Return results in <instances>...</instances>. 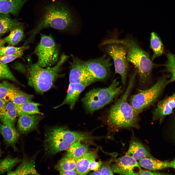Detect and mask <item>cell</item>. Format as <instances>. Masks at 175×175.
<instances>
[{
  "instance_id": "11",
  "label": "cell",
  "mask_w": 175,
  "mask_h": 175,
  "mask_svg": "<svg viewBox=\"0 0 175 175\" xmlns=\"http://www.w3.org/2000/svg\"><path fill=\"white\" fill-rule=\"evenodd\" d=\"M111 58L105 55L85 61L86 67L92 76L98 80L106 79L111 72L112 63Z\"/></svg>"
},
{
  "instance_id": "34",
  "label": "cell",
  "mask_w": 175,
  "mask_h": 175,
  "mask_svg": "<svg viewBox=\"0 0 175 175\" xmlns=\"http://www.w3.org/2000/svg\"><path fill=\"white\" fill-rule=\"evenodd\" d=\"M28 48V47L22 49L13 55H0V63L6 64L10 62L17 58L21 57L23 54L24 51Z\"/></svg>"
},
{
  "instance_id": "25",
  "label": "cell",
  "mask_w": 175,
  "mask_h": 175,
  "mask_svg": "<svg viewBox=\"0 0 175 175\" xmlns=\"http://www.w3.org/2000/svg\"><path fill=\"white\" fill-rule=\"evenodd\" d=\"M41 105L37 103L31 101L19 105H15L18 115L40 114H44L41 112L38 108V106Z\"/></svg>"
},
{
  "instance_id": "37",
  "label": "cell",
  "mask_w": 175,
  "mask_h": 175,
  "mask_svg": "<svg viewBox=\"0 0 175 175\" xmlns=\"http://www.w3.org/2000/svg\"><path fill=\"white\" fill-rule=\"evenodd\" d=\"M103 162L101 161L96 162L95 160L92 161L90 164L89 166V171H95L100 170Z\"/></svg>"
},
{
  "instance_id": "23",
  "label": "cell",
  "mask_w": 175,
  "mask_h": 175,
  "mask_svg": "<svg viewBox=\"0 0 175 175\" xmlns=\"http://www.w3.org/2000/svg\"><path fill=\"white\" fill-rule=\"evenodd\" d=\"M34 97L33 95L26 93L17 88L7 94L6 99L11 101L15 105H19L31 101Z\"/></svg>"
},
{
  "instance_id": "12",
  "label": "cell",
  "mask_w": 175,
  "mask_h": 175,
  "mask_svg": "<svg viewBox=\"0 0 175 175\" xmlns=\"http://www.w3.org/2000/svg\"><path fill=\"white\" fill-rule=\"evenodd\" d=\"M110 166L113 173L123 175H137L134 168L141 169L136 160L126 154L117 159Z\"/></svg>"
},
{
  "instance_id": "19",
  "label": "cell",
  "mask_w": 175,
  "mask_h": 175,
  "mask_svg": "<svg viewBox=\"0 0 175 175\" xmlns=\"http://www.w3.org/2000/svg\"><path fill=\"white\" fill-rule=\"evenodd\" d=\"M0 134L8 146L11 147L14 150H18L17 146L20 134L15 128H13L2 124H0Z\"/></svg>"
},
{
  "instance_id": "22",
  "label": "cell",
  "mask_w": 175,
  "mask_h": 175,
  "mask_svg": "<svg viewBox=\"0 0 175 175\" xmlns=\"http://www.w3.org/2000/svg\"><path fill=\"white\" fill-rule=\"evenodd\" d=\"M96 154L95 152H87L76 161V170L78 175H86L89 171L90 163L95 160Z\"/></svg>"
},
{
  "instance_id": "30",
  "label": "cell",
  "mask_w": 175,
  "mask_h": 175,
  "mask_svg": "<svg viewBox=\"0 0 175 175\" xmlns=\"http://www.w3.org/2000/svg\"><path fill=\"white\" fill-rule=\"evenodd\" d=\"M21 160L19 158H14L9 156L4 159H0V174L11 171Z\"/></svg>"
},
{
  "instance_id": "35",
  "label": "cell",
  "mask_w": 175,
  "mask_h": 175,
  "mask_svg": "<svg viewBox=\"0 0 175 175\" xmlns=\"http://www.w3.org/2000/svg\"><path fill=\"white\" fill-rule=\"evenodd\" d=\"M27 46H23L16 47L12 46L0 47V55H13L17 53L19 50L26 48Z\"/></svg>"
},
{
  "instance_id": "28",
  "label": "cell",
  "mask_w": 175,
  "mask_h": 175,
  "mask_svg": "<svg viewBox=\"0 0 175 175\" xmlns=\"http://www.w3.org/2000/svg\"><path fill=\"white\" fill-rule=\"evenodd\" d=\"M24 36L23 29L20 26L16 27L10 31L9 34L4 39L5 42L10 45L14 46L21 41Z\"/></svg>"
},
{
  "instance_id": "7",
  "label": "cell",
  "mask_w": 175,
  "mask_h": 175,
  "mask_svg": "<svg viewBox=\"0 0 175 175\" xmlns=\"http://www.w3.org/2000/svg\"><path fill=\"white\" fill-rule=\"evenodd\" d=\"M170 74H163L157 82L150 88L139 90V92L131 96L130 104L138 115L152 105L158 98L163 90L170 83Z\"/></svg>"
},
{
  "instance_id": "26",
  "label": "cell",
  "mask_w": 175,
  "mask_h": 175,
  "mask_svg": "<svg viewBox=\"0 0 175 175\" xmlns=\"http://www.w3.org/2000/svg\"><path fill=\"white\" fill-rule=\"evenodd\" d=\"M150 46L153 52L151 60L153 61L155 59L159 57L164 52V47L159 36L156 33H151L150 39Z\"/></svg>"
},
{
  "instance_id": "1",
  "label": "cell",
  "mask_w": 175,
  "mask_h": 175,
  "mask_svg": "<svg viewBox=\"0 0 175 175\" xmlns=\"http://www.w3.org/2000/svg\"><path fill=\"white\" fill-rule=\"evenodd\" d=\"M76 17L66 6L60 2H52L44 8L41 19L30 32L27 42L33 41L35 35L41 30L47 28L60 30H68L77 26Z\"/></svg>"
},
{
  "instance_id": "17",
  "label": "cell",
  "mask_w": 175,
  "mask_h": 175,
  "mask_svg": "<svg viewBox=\"0 0 175 175\" xmlns=\"http://www.w3.org/2000/svg\"><path fill=\"white\" fill-rule=\"evenodd\" d=\"M138 164L140 167L150 170H158L171 168H175V159L171 161H161L155 158H144L139 160Z\"/></svg>"
},
{
  "instance_id": "43",
  "label": "cell",
  "mask_w": 175,
  "mask_h": 175,
  "mask_svg": "<svg viewBox=\"0 0 175 175\" xmlns=\"http://www.w3.org/2000/svg\"><path fill=\"white\" fill-rule=\"evenodd\" d=\"M2 154V151L1 150V147H0V157L1 156V154Z\"/></svg>"
},
{
  "instance_id": "14",
  "label": "cell",
  "mask_w": 175,
  "mask_h": 175,
  "mask_svg": "<svg viewBox=\"0 0 175 175\" xmlns=\"http://www.w3.org/2000/svg\"><path fill=\"white\" fill-rule=\"evenodd\" d=\"M40 114L19 115L17 130L20 134H25L36 129L43 116Z\"/></svg>"
},
{
  "instance_id": "21",
  "label": "cell",
  "mask_w": 175,
  "mask_h": 175,
  "mask_svg": "<svg viewBox=\"0 0 175 175\" xmlns=\"http://www.w3.org/2000/svg\"><path fill=\"white\" fill-rule=\"evenodd\" d=\"M29 0H0V13L17 15L24 4Z\"/></svg>"
},
{
  "instance_id": "33",
  "label": "cell",
  "mask_w": 175,
  "mask_h": 175,
  "mask_svg": "<svg viewBox=\"0 0 175 175\" xmlns=\"http://www.w3.org/2000/svg\"><path fill=\"white\" fill-rule=\"evenodd\" d=\"M17 88L6 81L0 83V99L7 100L6 99V96L7 94Z\"/></svg>"
},
{
  "instance_id": "2",
  "label": "cell",
  "mask_w": 175,
  "mask_h": 175,
  "mask_svg": "<svg viewBox=\"0 0 175 175\" xmlns=\"http://www.w3.org/2000/svg\"><path fill=\"white\" fill-rule=\"evenodd\" d=\"M137 74L136 71L131 74L124 93L111 107L107 121L109 126L116 128L139 127V115L127 100Z\"/></svg>"
},
{
  "instance_id": "41",
  "label": "cell",
  "mask_w": 175,
  "mask_h": 175,
  "mask_svg": "<svg viewBox=\"0 0 175 175\" xmlns=\"http://www.w3.org/2000/svg\"><path fill=\"white\" fill-rule=\"evenodd\" d=\"M90 174L92 175H101V174L100 171V170L94 171L93 172H92L90 173Z\"/></svg>"
},
{
  "instance_id": "16",
  "label": "cell",
  "mask_w": 175,
  "mask_h": 175,
  "mask_svg": "<svg viewBox=\"0 0 175 175\" xmlns=\"http://www.w3.org/2000/svg\"><path fill=\"white\" fill-rule=\"evenodd\" d=\"M18 115L14 105L8 100L0 110V121L3 124L15 128V123Z\"/></svg>"
},
{
  "instance_id": "39",
  "label": "cell",
  "mask_w": 175,
  "mask_h": 175,
  "mask_svg": "<svg viewBox=\"0 0 175 175\" xmlns=\"http://www.w3.org/2000/svg\"><path fill=\"white\" fill-rule=\"evenodd\" d=\"M61 175H77V173L76 170H72L61 171H59Z\"/></svg>"
},
{
  "instance_id": "9",
  "label": "cell",
  "mask_w": 175,
  "mask_h": 175,
  "mask_svg": "<svg viewBox=\"0 0 175 175\" xmlns=\"http://www.w3.org/2000/svg\"><path fill=\"white\" fill-rule=\"evenodd\" d=\"M105 45H106L105 51L106 53L113 60L115 73L120 75L122 83L125 86L129 70L128 62L126 58L127 47L122 44L116 43Z\"/></svg>"
},
{
  "instance_id": "42",
  "label": "cell",
  "mask_w": 175,
  "mask_h": 175,
  "mask_svg": "<svg viewBox=\"0 0 175 175\" xmlns=\"http://www.w3.org/2000/svg\"><path fill=\"white\" fill-rule=\"evenodd\" d=\"M5 43L4 39H0V47L4 46Z\"/></svg>"
},
{
  "instance_id": "31",
  "label": "cell",
  "mask_w": 175,
  "mask_h": 175,
  "mask_svg": "<svg viewBox=\"0 0 175 175\" xmlns=\"http://www.w3.org/2000/svg\"><path fill=\"white\" fill-rule=\"evenodd\" d=\"M167 61L164 66L165 67V71L169 72L171 77L169 79L170 83L175 80V57L174 54L169 51L166 53Z\"/></svg>"
},
{
  "instance_id": "29",
  "label": "cell",
  "mask_w": 175,
  "mask_h": 175,
  "mask_svg": "<svg viewBox=\"0 0 175 175\" xmlns=\"http://www.w3.org/2000/svg\"><path fill=\"white\" fill-rule=\"evenodd\" d=\"M88 146L87 145L82 144L80 141H79L72 144L67 149V153L76 161L87 152Z\"/></svg>"
},
{
  "instance_id": "40",
  "label": "cell",
  "mask_w": 175,
  "mask_h": 175,
  "mask_svg": "<svg viewBox=\"0 0 175 175\" xmlns=\"http://www.w3.org/2000/svg\"><path fill=\"white\" fill-rule=\"evenodd\" d=\"M8 100H2L0 99V110Z\"/></svg>"
},
{
  "instance_id": "13",
  "label": "cell",
  "mask_w": 175,
  "mask_h": 175,
  "mask_svg": "<svg viewBox=\"0 0 175 175\" xmlns=\"http://www.w3.org/2000/svg\"><path fill=\"white\" fill-rule=\"evenodd\" d=\"M175 95L174 93L159 101L152 112L154 121L162 122L166 116L173 112L175 105Z\"/></svg>"
},
{
  "instance_id": "4",
  "label": "cell",
  "mask_w": 175,
  "mask_h": 175,
  "mask_svg": "<svg viewBox=\"0 0 175 175\" xmlns=\"http://www.w3.org/2000/svg\"><path fill=\"white\" fill-rule=\"evenodd\" d=\"M69 57L63 53L54 66L45 68L30 64L27 70L29 85L41 94L50 89L58 78L63 76L64 74L61 73L62 66Z\"/></svg>"
},
{
  "instance_id": "18",
  "label": "cell",
  "mask_w": 175,
  "mask_h": 175,
  "mask_svg": "<svg viewBox=\"0 0 175 175\" xmlns=\"http://www.w3.org/2000/svg\"><path fill=\"white\" fill-rule=\"evenodd\" d=\"M126 154L136 160L144 158H155L140 142L134 139L131 141Z\"/></svg>"
},
{
  "instance_id": "36",
  "label": "cell",
  "mask_w": 175,
  "mask_h": 175,
  "mask_svg": "<svg viewBox=\"0 0 175 175\" xmlns=\"http://www.w3.org/2000/svg\"><path fill=\"white\" fill-rule=\"evenodd\" d=\"M101 175H113L112 171L109 164L106 163L102 165L100 169Z\"/></svg>"
},
{
  "instance_id": "20",
  "label": "cell",
  "mask_w": 175,
  "mask_h": 175,
  "mask_svg": "<svg viewBox=\"0 0 175 175\" xmlns=\"http://www.w3.org/2000/svg\"><path fill=\"white\" fill-rule=\"evenodd\" d=\"M20 164L14 170L7 173L9 175H38L35 166L34 159L24 158L20 162Z\"/></svg>"
},
{
  "instance_id": "27",
  "label": "cell",
  "mask_w": 175,
  "mask_h": 175,
  "mask_svg": "<svg viewBox=\"0 0 175 175\" xmlns=\"http://www.w3.org/2000/svg\"><path fill=\"white\" fill-rule=\"evenodd\" d=\"M76 161L70 154L67 153L58 162L55 168L59 171L76 170Z\"/></svg>"
},
{
  "instance_id": "24",
  "label": "cell",
  "mask_w": 175,
  "mask_h": 175,
  "mask_svg": "<svg viewBox=\"0 0 175 175\" xmlns=\"http://www.w3.org/2000/svg\"><path fill=\"white\" fill-rule=\"evenodd\" d=\"M22 24L18 20L11 18L9 14L0 13V34L21 26Z\"/></svg>"
},
{
  "instance_id": "3",
  "label": "cell",
  "mask_w": 175,
  "mask_h": 175,
  "mask_svg": "<svg viewBox=\"0 0 175 175\" xmlns=\"http://www.w3.org/2000/svg\"><path fill=\"white\" fill-rule=\"evenodd\" d=\"M106 42L118 43L125 46L127 48V60L136 68L140 82L144 84L150 81L152 70L156 64L151 61L149 53L141 48L135 39L129 37L121 39H109Z\"/></svg>"
},
{
  "instance_id": "6",
  "label": "cell",
  "mask_w": 175,
  "mask_h": 175,
  "mask_svg": "<svg viewBox=\"0 0 175 175\" xmlns=\"http://www.w3.org/2000/svg\"><path fill=\"white\" fill-rule=\"evenodd\" d=\"M119 84L116 79L106 88L94 89L87 93L81 99L87 111L92 113L112 101L122 91V87Z\"/></svg>"
},
{
  "instance_id": "38",
  "label": "cell",
  "mask_w": 175,
  "mask_h": 175,
  "mask_svg": "<svg viewBox=\"0 0 175 175\" xmlns=\"http://www.w3.org/2000/svg\"><path fill=\"white\" fill-rule=\"evenodd\" d=\"M169 174H164L159 172H152L149 171L141 169L138 173V175H166Z\"/></svg>"
},
{
  "instance_id": "8",
  "label": "cell",
  "mask_w": 175,
  "mask_h": 175,
  "mask_svg": "<svg viewBox=\"0 0 175 175\" xmlns=\"http://www.w3.org/2000/svg\"><path fill=\"white\" fill-rule=\"evenodd\" d=\"M40 35V42L33 52L38 58L37 62L34 64L43 68L52 67L59 60V47L51 35Z\"/></svg>"
},
{
  "instance_id": "5",
  "label": "cell",
  "mask_w": 175,
  "mask_h": 175,
  "mask_svg": "<svg viewBox=\"0 0 175 175\" xmlns=\"http://www.w3.org/2000/svg\"><path fill=\"white\" fill-rule=\"evenodd\" d=\"M88 138L86 134L70 131L66 127H52L45 134L44 148L47 154L55 155L67 149L73 144Z\"/></svg>"
},
{
  "instance_id": "15",
  "label": "cell",
  "mask_w": 175,
  "mask_h": 175,
  "mask_svg": "<svg viewBox=\"0 0 175 175\" xmlns=\"http://www.w3.org/2000/svg\"><path fill=\"white\" fill-rule=\"evenodd\" d=\"M87 86L77 83H70L67 95L63 102L60 105L54 107L57 108L64 105H68L71 110L73 108L79 95Z\"/></svg>"
},
{
  "instance_id": "10",
  "label": "cell",
  "mask_w": 175,
  "mask_h": 175,
  "mask_svg": "<svg viewBox=\"0 0 175 175\" xmlns=\"http://www.w3.org/2000/svg\"><path fill=\"white\" fill-rule=\"evenodd\" d=\"M72 61L69 62L70 83L82 84L87 86L97 81L87 68L85 61L71 55Z\"/></svg>"
},
{
  "instance_id": "32",
  "label": "cell",
  "mask_w": 175,
  "mask_h": 175,
  "mask_svg": "<svg viewBox=\"0 0 175 175\" xmlns=\"http://www.w3.org/2000/svg\"><path fill=\"white\" fill-rule=\"evenodd\" d=\"M0 79H7L18 83L19 82L12 73L6 64L0 63Z\"/></svg>"
}]
</instances>
